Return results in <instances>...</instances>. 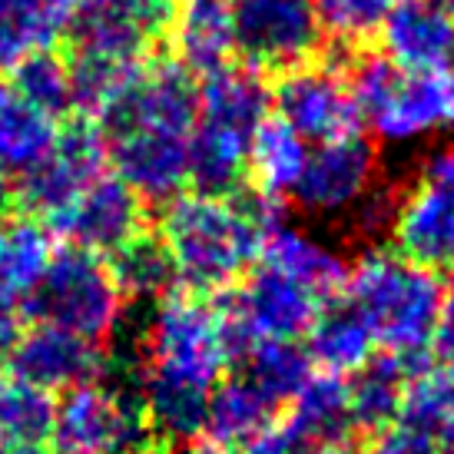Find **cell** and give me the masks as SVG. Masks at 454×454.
<instances>
[{
	"label": "cell",
	"instance_id": "1",
	"mask_svg": "<svg viewBox=\"0 0 454 454\" xmlns=\"http://www.w3.org/2000/svg\"><path fill=\"white\" fill-rule=\"evenodd\" d=\"M278 219V200L255 186L232 196L183 192L163 206L160 239L176 262L183 289L223 295L259 262L265 232Z\"/></svg>",
	"mask_w": 454,
	"mask_h": 454
},
{
	"label": "cell",
	"instance_id": "2",
	"mask_svg": "<svg viewBox=\"0 0 454 454\" xmlns=\"http://www.w3.org/2000/svg\"><path fill=\"white\" fill-rule=\"evenodd\" d=\"M341 295L365 316L381 352L398 355L418 375L428 365L431 335L444 302L442 278L398 249H368L348 265Z\"/></svg>",
	"mask_w": 454,
	"mask_h": 454
},
{
	"label": "cell",
	"instance_id": "3",
	"mask_svg": "<svg viewBox=\"0 0 454 454\" xmlns=\"http://www.w3.org/2000/svg\"><path fill=\"white\" fill-rule=\"evenodd\" d=\"M272 116V87L253 67H223L200 83V116L190 139V190L232 196L242 190L255 129Z\"/></svg>",
	"mask_w": 454,
	"mask_h": 454
},
{
	"label": "cell",
	"instance_id": "4",
	"mask_svg": "<svg viewBox=\"0 0 454 454\" xmlns=\"http://www.w3.org/2000/svg\"><path fill=\"white\" fill-rule=\"evenodd\" d=\"M358 123L388 146H411L454 127L448 74H411L385 53H362L345 64Z\"/></svg>",
	"mask_w": 454,
	"mask_h": 454
},
{
	"label": "cell",
	"instance_id": "5",
	"mask_svg": "<svg viewBox=\"0 0 454 454\" xmlns=\"http://www.w3.org/2000/svg\"><path fill=\"white\" fill-rule=\"evenodd\" d=\"M137 352L143 368L202 388H213L232 365L219 309L192 292H173L153 305Z\"/></svg>",
	"mask_w": 454,
	"mask_h": 454
},
{
	"label": "cell",
	"instance_id": "6",
	"mask_svg": "<svg viewBox=\"0 0 454 454\" xmlns=\"http://www.w3.org/2000/svg\"><path fill=\"white\" fill-rule=\"evenodd\" d=\"M24 309L34 322L67 328L74 335L103 345L123 325L127 299L116 289L103 255L76 246H60L53 249L51 262Z\"/></svg>",
	"mask_w": 454,
	"mask_h": 454
},
{
	"label": "cell",
	"instance_id": "7",
	"mask_svg": "<svg viewBox=\"0 0 454 454\" xmlns=\"http://www.w3.org/2000/svg\"><path fill=\"white\" fill-rule=\"evenodd\" d=\"M322 302L325 299H318L302 282L282 276L269 265L246 272L232 289L223 292V302L215 305L223 316L232 362H239L255 341L305 339Z\"/></svg>",
	"mask_w": 454,
	"mask_h": 454
},
{
	"label": "cell",
	"instance_id": "8",
	"mask_svg": "<svg viewBox=\"0 0 454 454\" xmlns=\"http://www.w3.org/2000/svg\"><path fill=\"white\" fill-rule=\"evenodd\" d=\"M51 454H146L153 434L137 398L106 379L53 398Z\"/></svg>",
	"mask_w": 454,
	"mask_h": 454
},
{
	"label": "cell",
	"instance_id": "9",
	"mask_svg": "<svg viewBox=\"0 0 454 454\" xmlns=\"http://www.w3.org/2000/svg\"><path fill=\"white\" fill-rule=\"evenodd\" d=\"M236 53L259 74H286L312 64L322 53L325 30L312 0H229Z\"/></svg>",
	"mask_w": 454,
	"mask_h": 454
},
{
	"label": "cell",
	"instance_id": "10",
	"mask_svg": "<svg viewBox=\"0 0 454 454\" xmlns=\"http://www.w3.org/2000/svg\"><path fill=\"white\" fill-rule=\"evenodd\" d=\"M395 249L418 265L448 269L454 259V143L428 153L418 176L398 196L391 223Z\"/></svg>",
	"mask_w": 454,
	"mask_h": 454
},
{
	"label": "cell",
	"instance_id": "11",
	"mask_svg": "<svg viewBox=\"0 0 454 454\" xmlns=\"http://www.w3.org/2000/svg\"><path fill=\"white\" fill-rule=\"evenodd\" d=\"M100 173H106V143L100 129L93 120H74L64 129H57L47 156L30 166L24 176H17L11 192L27 215L51 223Z\"/></svg>",
	"mask_w": 454,
	"mask_h": 454
},
{
	"label": "cell",
	"instance_id": "12",
	"mask_svg": "<svg viewBox=\"0 0 454 454\" xmlns=\"http://www.w3.org/2000/svg\"><path fill=\"white\" fill-rule=\"evenodd\" d=\"M272 110L309 146L352 137L362 129L358 106L341 64H302L286 70L272 87Z\"/></svg>",
	"mask_w": 454,
	"mask_h": 454
},
{
	"label": "cell",
	"instance_id": "13",
	"mask_svg": "<svg viewBox=\"0 0 454 454\" xmlns=\"http://www.w3.org/2000/svg\"><path fill=\"white\" fill-rule=\"evenodd\" d=\"M375 183H379V150L362 133H352L309 150L292 200L299 202L305 215L339 219L352 213Z\"/></svg>",
	"mask_w": 454,
	"mask_h": 454
},
{
	"label": "cell",
	"instance_id": "14",
	"mask_svg": "<svg viewBox=\"0 0 454 454\" xmlns=\"http://www.w3.org/2000/svg\"><path fill=\"white\" fill-rule=\"evenodd\" d=\"M173 0H70L67 34L76 53L139 64L166 30Z\"/></svg>",
	"mask_w": 454,
	"mask_h": 454
},
{
	"label": "cell",
	"instance_id": "15",
	"mask_svg": "<svg viewBox=\"0 0 454 454\" xmlns=\"http://www.w3.org/2000/svg\"><path fill=\"white\" fill-rule=\"evenodd\" d=\"M190 139L192 133L156 127L116 129L106 143L110 173L120 176L143 202L166 206L190 186Z\"/></svg>",
	"mask_w": 454,
	"mask_h": 454
},
{
	"label": "cell",
	"instance_id": "16",
	"mask_svg": "<svg viewBox=\"0 0 454 454\" xmlns=\"http://www.w3.org/2000/svg\"><path fill=\"white\" fill-rule=\"evenodd\" d=\"M106 368H110V358L100 341H90L43 322H34L27 332H17L7 355L11 379L27 381L47 395L106 379Z\"/></svg>",
	"mask_w": 454,
	"mask_h": 454
},
{
	"label": "cell",
	"instance_id": "17",
	"mask_svg": "<svg viewBox=\"0 0 454 454\" xmlns=\"http://www.w3.org/2000/svg\"><path fill=\"white\" fill-rule=\"evenodd\" d=\"M143 206L146 202L123 179L114 173H100L47 226L64 239V246H76L106 259L137 232H143V213H146Z\"/></svg>",
	"mask_w": 454,
	"mask_h": 454
},
{
	"label": "cell",
	"instance_id": "18",
	"mask_svg": "<svg viewBox=\"0 0 454 454\" xmlns=\"http://www.w3.org/2000/svg\"><path fill=\"white\" fill-rule=\"evenodd\" d=\"M381 53L411 74L454 70V13L434 0H398L379 30Z\"/></svg>",
	"mask_w": 454,
	"mask_h": 454
},
{
	"label": "cell",
	"instance_id": "19",
	"mask_svg": "<svg viewBox=\"0 0 454 454\" xmlns=\"http://www.w3.org/2000/svg\"><path fill=\"white\" fill-rule=\"evenodd\" d=\"M163 34L169 40L173 60L192 76L215 74L236 57L229 0H173Z\"/></svg>",
	"mask_w": 454,
	"mask_h": 454
},
{
	"label": "cell",
	"instance_id": "20",
	"mask_svg": "<svg viewBox=\"0 0 454 454\" xmlns=\"http://www.w3.org/2000/svg\"><path fill=\"white\" fill-rule=\"evenodd\" d=\"M259 265H269L282 276L302 282L318 299L339 295L348 282V259L341 255L339 246H332L312 229L292 226L286 219H278L276 226L265 232Z\"/></svg>",
	"mask_w": 454,
	"mask_h": 454
},
{
	"label": "cell",
	"instance_id": "21",
	"mask_svg": "<svg viewBox=\"0 0 454 454\" xmlns=\"http://www.w3.org/2000/svg\"><path fill=\"white\" fill-rule=\"evenodd\" d=\"M133 395L153 438H163L166 444H190L202 438L209 388L139 368Z\"/></svg>",
	"mask_w": 454,
	"mask_h": 454
},
{
	"label": "cell",
	"instance_id": "22",
	"mask_svg": "<svg viewBox=\"0 0 454 454\" xmlns=\"http://www.w3.org/2000/svg\"><path fill=\"white\" fill-rule=\"evenodd\" d=\"M305 352L316 372L345 379L379 352V341L372 335L365 316L339 292L322 302L312 328L305 332Z\"/></svg>",
	"mask_w": 454,
	"mask_h": 454
},
{
	"label": "cell",
	"instance_id": "23",
	"mask_svg": "<svg viewBox=\"0 0 454 454\" xmlns=\"http://www.w3.org/2000/svg\"><path fill=\"white\" fill-rule=\"evenodd\" d=\"M53 255L51 229L34 215L0 219V305L24 309Z\"/></svg>",
	"mask_w": 454,
	"mask_h": 454
},
{
	"label": "cell",
	"instance_id": "24",
	"mask_svg": "<svg viewBox=\"0 0 454 454\" xmlns=\"http://www.w3.org/2000/svg\"><path fill=\"white\" fill-rule=\"evenodd\" d=\"M408 381H411V368L391 352H375L365 365L345 375L355 431L381 434L385 428H391L402 415Z\"/></svg>",
	"mask_w": 454,
	"mask_h": 454
},
{
	"label": "cell",
	"instance_id": "25",
	"mask_svg": "<svg viewBox=\"0 0 454 454\" xmlns=\"http://www.w3.org/2000/svg\"><path fill=\"white\" fill-rule=\"evenodd\" d=\"M289 425L305 434L322 454H335L348 448L355 434L352 408H348V388L341 375L316 372L305 381V388L289 402Z\"/></svg>",
	"mask_w": 454,
	"mask_h": 454
},
{
	"label": "cell",
	"instance_id": "26",
	"mask_svg": "<svg viewBox=\"0 0 454 454\" xmlns=\"http://www.w3.org/2000/svg\"><path fill=\"white\" fill-rule=\"evenodd\" d=\"M276 404L265 398L246 375L236 379H219L209 388V404H206V428L202 434L223 448H242L272 425Z\"/></svg>",
	"mask_w": 454,
	"mask_h": 454
},
{
	"label": "cell",
	"instance_id": "27",
	"mask_svg": "<svg viewBox=\"0 0 454 454\" xmlns=\"http://www.w3.org/2000/svg\"><path fill=\"white\" fill-rule=\"evenodd\" d=\"M110 259V276L127 302L156 305L160 299L179 292V272L166 242L150 232H137L129 242H123Z\"/></svg>",
	"mask_w": 454,
	"mask_h": 454
},
{
	"label": "cell",
	"instance_id": "28",
	"mask_svg": "<svg viewBox=\"0 0 454 454\" xmlns=\"http://www.w3.org/2000/svg\"><path fill=\"white\" fill-rule=\"evenodd\" d=\"M309 150L312 146L289 123H282L278 116H265L262 127L255 129L253 143H249L246 173L255 179V190L265 196H276V200L292 196L305 169Z\"/></svg>",
	"mask_w": 454,
	"mask_h": 454
},
{
	"label": "cell",
	"instance_id": "29",
	"mask_svg": "<svg viewBox=\"0 0 454 454\" xmlns=\"http://www.w3.org/2000/svg\"><path fill=\"white\" fill-rule=\"evenodd\" d=\"M70 0H0V67L53 47L67 34Z\"/></svg>",
	"mask_w": 454,
	"mask_h": 454
},
{
	"label": "cell",
	"instance_id": "30",
	"mask_svg": "<svg viewBox=\"0 0 454 454\" xmlns=\"http://www.w3.org/2000/svg\"><path fill=\"white\" fill-rule=\"evenodd\" d=\"M57 129V120L20 100L11 87H0V176H24L47 156Z\"/></svg>",
	"mask_w": 454,
	"mask_h": 454
},
{
	"label": "cell",
	"instance_id": "31",
	"mask_svg": "<svg viewBox=\"0 0 454 454\" xmlns=\"http://www.w3.org/2000/svg\"><path fill=\"white\" fill-rule=\"evenodd\" d=\"M239 362L246 365V379L276 408L289 404L305 388V381L316 375L302 341H255Z\"/></svg>",
	"mask_w": 454,
	"mask_h": 454
},
{
	"label": "cell",
	"instance_id": "32",
	"mask_svg": "<svg viewBox=\"0 0 454 454\" xmlns=\"http://www.w3.org/2000/svg\"><path fill=\"white\" fill-rule=\"evenodd\" d=\"M11 70L7 87L27 100L30 106H37L40 114H47L51 120H64L74 114V87H70V64L67 57L47 47V51L27 53L24 60H17Z\"/></svg>",
	"mask_w": 454,
	"mask_h": 454
},
{
	"label": "cell",
	"instance_id": "33",
	"mask_svg": "<svg viewBox=\"0 0 454 454\" xmlns=\"http://www.w3.org/2000/svg\"><path fill=\"white\" fill-rule=\"evenodd\" d=\"M398 421L442 442L454 428V368L425 365L418 375H411Z\"/></svg>",
	"mask_w": 454,
	"mask_h": 454
},
{
	"label": "cell",
	"instance_id": "34",
	"mask_svg": "<svg viewBox=\"0 0 454 454\" xmlns=\"http://www.w3.org/2000/svg\"><path fill=\"white\" fill-rule=\"evenodd\" d=\"M53 425V395L27 381L0 379V442L43 444Z\"/></svg>",
	"mask_w": 454,
	"mask_h": 454
},
{
	"label": "cell",
	"instance_id": "35",
	"mask_svg": "<svg viewBox=\"0 0 454 454\" xmlns=\"http://www.w3.org/2000/svg\"><path fill=\"white\" fill-rule=\"evenodd\" d=\"M318 24L341 47H362L365 40L379 37L385 17L398 0H312Z\"/></svg>",
	"mask_w": 454,
	"mask_h": 454
},
{
	"label": "cell",
	"instance_id": "36",
	"mask_svg": "<svg viewBox=\"0 0 454 454\" xmlns=\"http://www.w3.org/2000/svg\"><path fill=\"white\" fill-rule=\"evenodd\" d=\"M398 196H402V192H395L391 186H385V183H375V186L365 192V200L345 215V219L352 223L355 236H362V239L388 236L391 223H395V209H398Z\"/></svg>",
	"mask_w": 454,
	"mask_h": 454
},
{
	"label": "cell",
	"instance_id": "37",
	"mask_svg": "<svg viewBox=\"0 0 454 454\" xmlns=\"http://www.w3.org/2000/svg\"><path fill=\"white\" fill-rule=\"evenodd\" d=\"M242 454H322L316 444L309 442L305 434L292 428L289 421L286 425H269L265 431H259L253 442L242 444Z\"/></svg>",
	"mask_w": 454,
	"mask_h": 454
},
{
	"label": "cell",
	"instance_id": "38",
	"mask_svg": "<svg viewBox=\"0 0 454 454\" xmlns=\"http://www.w3.org/2000/svg\"><path fill=\"white\" fill-rule=\"evenodd\" d=\"M375 454H442V442H434L425 431H415L402 421H395L391 428L379 434Z\"/></svg>",
	"mask_w": 454,
	"mask_h": 454
},
{
	"label": "cell",
	"instance_id": "39",
	"mask_svg": "<svg viewBox=\"0 0 454 454\" xmlns=\"http://www.w3.org/2000/svg\"><path fill=\"white\" fill-rule=\"evenodd\" d=\"M431 352L442 358V365L454 368V289L444 292L438 325H434V335H431Z\"/></svg>",
	"mask_w": 454,
	"mask_h": 454
},
{
	"label": "cell",
	"instance_id": "40",
	"mask_svg": "<svg viewBox=\"0 0 454 454\" xmlns=\"http://www.w3.org/2000/svg\"><path fill=\"white\" fill-rule=\"evenodd\" d=\"M17 318H13V309L0 305V368L7 365V355H11V345L17 339Z\"/></svg>",
	"mask_w": 454,
	"mask_h": 454
},
{
	"label": "cell",
	"instance_id": "41",
	"mask_svg": "<svg viewBox=\"0 0 454 454\" xmlns=\"http://www.w3.org/2000/svg\"><path fill=\"white\" fill-rule=\"evenodd\" d=\"M166 454H232L229 448H223V444H215V442H202V438H196V442L190 444H173V451H166Z\"/></svg>",
	"mask_w": 454,
	"mask_h": 454
},
{
	"label": "cell",
	"instance_id": "42",
	"mask_svg": "<svg viewBox=\"0 0 454 454\" xmlns=\"http://www.w3.org/2000/svg\"><path fill=\"white\" fill-rule=\"evenodd\" d=\"M0 454H51V451H43L40 444H13V442H0Z\"/></svg>",
	"mask_w": 454,
	"mask_h": 454
},
{
	"label": "cell",
	"instance_id": "43",
	"mask_svg": "<svg viewBox=\"0 0 454 454\" xmlns=\"http://www.w3.org/2000/svg\"><path fill=\"white\" fill-rule=\"evenodd\" d=\"M7 202H11V186H7V179L0 176V219L7 215Z\"/></svg>",
	"mask_w": 454,
	"mask_h": 454
},
{
	"label": "cell",
	"instance_id": "44",
	"mask_svg": "<svg viewBox=\"0 0 454 454\" xmlns=\"http://www.w3.org/2000/svg\"><path fill=\"white\" fill-rule=\"evenodd\" d=\"M442 451H444V454H454V428L442 438Z\"/></svg>",
	"mask_w": 454,
	"mask_h": 454
},
{
	"label": "cell",
	"instance_id": "45",
	"mask_svg": "<svg viewBox=\"0 0 454 454\" xmlns=\"http://www.w3.org/2000/svg\"><path fill=\"white\" fill-rule=\"evenodd\" d=\"M335 454H375V451H362V448H352V444H348V448H341V451H335Z\"/></svg>",
	"mask_w": 454,
	"mask_h": 454
},
{
	"label": "cell",
	"instance_id": "46",
	"mask_svg": "<svg viewBox=\"0 0 454 454\" xmlns=\"http://www.w3.org/2000/svg\"><path fill=\"white\" fill-rule=\"evenodd\" d=\"M434 4H438V7H444L448 13H454V0H434Z\"/></svg>",
	"mask_w": 454,
	"mask_h": 454
},
{
	"label": "cell",
	"instance_id": "47",
	"mask_svg": "<svg viewBox=\"0 0 454 454\" xmlns=\"http://www.w3.org/2000/svg\"><path fill=\"white\" fill-rule=\"evenodd\" d=\"M448 269H451V272H454V259H451V265H448Z\"/></svg>",
	"mask_w": 454,
	"mask_h": 454
}]
</instances>
